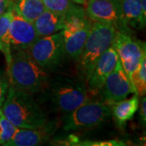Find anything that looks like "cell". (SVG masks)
<instances>
[{"mask_svg": "<svg viewBox=\"0 0 146 146\" xmlns=\"http://www.w3.org/2000/svg\"><path fill=\"white\" fill-rule=\"evenodd\" d=\"M13 11L23 19L33 23L46 10L42 0H13Z\"/></svg>", "mask_w": 146, "mask_h": 146, "instance_id": "17", "label": "cell"}, {"mask_svg": "<svg viewBox=\"0 0 146 146\" xmlns=\"http://www.w3.org/2000/svg\"><path fill=\"white\" fill-rule=\"evenodd\" d=\"M54 108L68 114L89 100V89L83 80L58 76L48 81L46 88Z\"/></svg>", "mask_w": 146, "mask_h": 146, "instance_id": "4", "label": "cell"}, {"mask_svg": "<svg viewBox=\"0 0 146 146\" xmlns=\"http://www.w3.org/2000/svg\"><path fill=\"white\" fill-rule=\"evenodd\" d=\"M141 103L139 102L140 105V119H141V123L143 125H145L146 123V98L143 96L141 97Z\"/></svg>", "mask_w": 146, "mask_h": 146, "instance_id": "24", "label": "cell"}, {"mask_svg": "<svg viewBox=\"0 0 146 146\" xmlns=\"http://www.w3.org/2000/svg\"><path fill=\"white\" fill-rule=\"evenodd\" d=\"M42 2L47 10L63 16L76 4L72 0H42Z\"/></svg>", "mask_w": 146, "mask_h": 146, "instance_id": "20", "label": "cell"}, {"mask_svg": "<svg viewBox=\"0 0 146 146\" xmlns=\"http://www.w3.org/2000/svg\"><path fill=\"white\" fill-rule=\"evenodd\" d=\"M99 92L106 105H114L135 93L130 79L122 67L119 59L113 71L110 73Z\"/></svg>", "mask_w": 146, "mask_h": 146, "instance_id": "10", "label": "cell"}, {"mask_svg": "<svg viewBox=\"0 0 146 146\" xmlns=\"http://www.w3.org/2000/svg\"><path fill=\"white\" fill-rule=\"evenodd\" d=\"M116 32L110 25L92 21L83 50L77 60L79 73L85 81H88L98 58L112 44Z\"/></svg>", "mask_w": 146, "mask_h": 146, "instance_id": "3", "label": "cell"}, {"mask_svg": "<svg viewBox=\"0 0 146 146\" xmlns=\"http://www.w3.org/2000/svg\"><path fill=\"white\" fill-rule=\"evenodd\" d=\"M119 62L128 78L139 67L143 57L146 55L145 43L133 38L130 33L116 32L114 39Z\"/></svg>", "mask_w": 146, "mask_h": 146, "instance_id": "7", "label": "cell"}, {"mask_svg": "<svg viewBox=\"0 0 146 146\" xmlns=\"http://www.w3.org/2000/svg\"><path fill=\"white\" fill-rule=\"evenodd\" d=\"M139 96L136 94L129 99H123L113 106L112 113L116 123L123 127L131 119L139 109Z\"/></svg>", "mask_w": 146, "mask_h": 146, "instance_id": "16", "label": "cell"}, {"mask_svg": "<svg viewBox=\"0 0 146 146\" xmlns=\"http://www.w3.org/2000/svg\"><path fill=\"white\" fill-rule=\"evenodd\" d=\"M0 50H3V43H2V42L0 41Z\"/></svg>", "mask_w": 146, "mask_h": 146, "instance_id": "27", "label": "cell"}, {"mask_svg": "<svg viewBox=\"0 0 146 146\" xmlns=\"http://www.w3.org/2000/svg\"><path fill=\"white\" fill-rule=\"evenodd\" d=\"M33 24L39 37L50 35L63 29L64 16L46 9Z\"/></svg>", "mask_w": 146, "mask_h": 146, "instance_id": "14", "label": "cell"}, {"mask_svg": "<svg viewBox=\"0 0 146 146\" xmlns=\"http://www.w3.org/2000/svg\"><path fill=\"white\" fill-rule=\"evenodd\" d=\"M86 12L92 21L108 24L117 31L130 33L123 21L121 0H89Z\"/></svg>", "mask_w": 146, "mask_h": 146, "instance_id": "9", "label": "cell"}, {"mask_svg": "<svg viewBox=\"0 0 146 146\" xmlns=\"http://www.w3.org/2000/svg\"><path fill=\"white\" fill-rule=\"evenodd\" d=\"M123 21L129 29H142L145 26L146 16L143 14L141 0H121Z\"/></svg>", "mask_w": 146, "mask_h": 146, "instance_id": "15", "label": "cell"}, {"mask_svg": "<svg viewBox=\"0 0 146 146\" xmlns=\"http://www.w3.org/2000/svg\"><path fill=\"white\" fill-rule=\"evenodd\" d=\"M12 18H13V9L7 11L4 14L0 16V41L2 42V43L4 41L7 34Z\"/></svg>", "mask_w": 146, "mask_h": 146, "instance_id": "21", "label": "cell"}, {"mask_svg": "<svg viewBox=\"0 0 146 146\" xmlns=\"http://www.w3.org/2000/svg\"><path fill=\"white\" fill-rule=\"evenodd\" d=\"M7 89H8V84L6 79L3 76H0V108L5 100Z\"/></svg>", "mask_w": 146, "mask_h": 146, "instance_id": "23", "label": "cell"}, {"mask_svg": "<svg viewBox=\"0 0 146 146\" xmlns=\"http://www.w3.org/2000/svg\"><path fill=\"white\" fill-rule=\"evenodd\" d=\"M90 27L86 26L76 31L61 30L63 36L64 52L72 59L77 61L83 50L84 43L89 35Z\"/></svg>", "mask_w": 146, "mask_h": 146, "instance_id": "13", "label": "cell"}, {"mask_svg": "<svg viewBox=\"0 0 146 146\" xmlns=\"http://www.w3.org/2000/svg\"><path fill=\"white\" fill-rule=\"evenodd\" d=\"M58 123L46 122L36 128H18L7 146H36L46 143L54 134Z\"/></svg>", "mask_w": 146, "mask_h": 146, "instance_id": "11", "label": "cell"}, {"mask_svg": "<svg viewBox=\"0 0 146 146\" xmlns=\"http://www.w3.org/2000/svg\"><path fill=\"white\" fill-rule=\"evenodd\" d=\"M110 115L108 105L101 102L87 101L68 113L63 119L65 131H80L102 124Z\"/></svg>", "mask_w": 146, "mask_h": 146, "instance_id": "5", "label": "cell"}, {"mask_svg": "<svg viewBox=\"0 0 146 146\" xmlns=\"http://www.w3.org/2000/svg\"><path fill=\"white\" fill-rule=\"evenodd\" d=\"M118 60V53L114 42H112L97 61L94 71L87 81L88 89L91 94H97L99 92L106 77L115 68Z\"/></svg>", "mask_w": 146, "mask_h": 146, "instance_id": "12", "label": "cell"}, {"mask_svg": "<svg viewBox=\"0 0 146 146\" xmlns=\"http://www.w3.org/2000/svg\"><path fill=\"white\" fill-rule=\"evenodd\" d=\"M18 127L12 124L0 110V145H6L16 133Z\"/></svg>", "mask_w": 146, "mask_h": 146, "instance_id": "19", "label": "cell"}, {"mask_svg": "<svg viewBox=\"0 0 146 146\" xmlns=\"http://www.w3.org/2000/svg\"><path fill=\"white\" fill-rule=\"evenodd\" d=\"M133 89L140 97L145 96L146 93V55H145L139 67L131 75L130 79Z\"/></svg>", "mask_w": 146, "mask_h": 146, "instance_id": "18", "label": "cell"}, {"mask_svg": "<svg viewBox=\"0 0 146 146\" xmlns=\"http://www.w3.org/2000/svg\"><path fill=\"white\" fill-rule=\"evenodd\" d=\"M82 144H80L79 145H98V146H106V145H124L125 144L122 141H97V142H88L84 141L81 142Z\"/></svg>", "mask_w": 146, "mask_h": 146, "instance_id": "22", "label": "cell"}, {"mask_svg": "<svg viewBox=\"0 0 146 146\" xmlns=\"http://www.w3.org/2000/svg\"><path fill=\"white\" fill-rule=\"evenodd\" d=\"M38 37L33 24L25 21L13 11V18L3 42V52L5 54L6 59L8 60L10 58L11 48L29 50Z\"/></svg>", "mask_w": 146, "mask_h": 146, "instance_id": "8", "label": "cell"}, {"mask_svg": "<svg viewBox=\"0 0 146 146\" xmlns=\"http://www.w3.org/2000/svg\"><path fill=\"white\" fill-rule=\"evenodd\" d=\"M13 0H0V16L12 9Z\"/></svg>", "mask_w": 146, "mask_h": 146, "instance_id": "25", "label": "cell"}, {"mask_svg": "<svg viewBox=\"0 0 146 146\" xmlns=\"http://www.w3.org/2000/svg\"><path fill=\"white\" fill-rule=\"evenodd\" d=\"M32 58L44 69L58 67L65 54L61 31L41 36L28 50Z\"/></svg>", "mask_w": 146, "mask_h": 146, "instance_id": "6", "label": "cell"}, {"mask_svg": "<svg viewBox=\"0 0 146 146\" xmlns=\"http://www.w3.org/2000/svg\"><path fill=\"white\" fill-rule=\"evenodd\" d=\"M7 73L11 86L28 94H35L46 88L49 76L32 58L28 50L11 48Z\"/></svg>", "mask_w": 146, "mask_h": 146, "instance_id": "1", "label": "cell"}, {"mask_svg": "<svg viewBox=\"0 0 146 146\" xmlns=\"http://www.w3.org/2000/svg\"><path fill=\"white\" fill-rule=\"evenodd\" d=\"M73 3H76V4H80V5H86L87 3L89 0H72Z\"/></svg>", "mask_w": 146, "mask_h": 146, "instance_id": "26", "label": "cell"}, {"mask_svg": "<svg viewBox=\"0 0 146 146\" xmlns=\"http://www.w3.org/2000/svg\"><path fill=\"white\" fill-rule=\"evenodd\" d=\"M1 111L18 128H36L46 122V117L32 94L8 87Z\"/></svg>", "mask_w": 146, "mask_h": 146, "instance_id": "2", "label": "cell"}]
</instances>
